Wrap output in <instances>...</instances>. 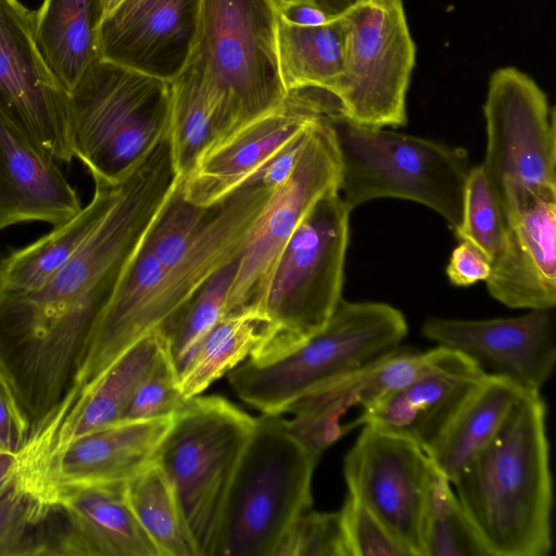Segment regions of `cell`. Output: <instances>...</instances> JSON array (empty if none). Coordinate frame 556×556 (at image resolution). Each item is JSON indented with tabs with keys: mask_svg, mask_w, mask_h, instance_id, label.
I'll use <instances>...</instances> for the list:
<instances>
[{
	"mask_svg": "<svg viewBox=\"0 0 556 556\" xmlns=\"http://www.w3.org/2000/svg\"><path fill=\"white\" fill-rule=\"evenodd\" d=\"M177 180L166 137L117 184L102 220L43 286L0 288V376L30 424L70 390L125 264Z\"/></svg>",
	"mask_w": 556,
	"mask_h": 556,
	"instance_id": "obj_1",
	"label": "cell"
},
{
	"mask_svg": "<svg viewBox=\"0 0 556 556\" xmlns=\"http://www.w3.org/2000/svg\"><path fill=\"white\" fill-rule=\"evenodd\" d=\"M271 192L251 184L222 199L212 226L176 264L163 265L141 240L92 329L72 387L80 390L91 383L135 342L163 327L211 276L237 257Z\"/></svg>",
	"mask_w": 556,
	"mask_h": 556,
	"instance_id": "obj_2",
	"label": "cell"
},
{
	"mask_svg": "<svg viewBox=\"0 0 556 556\" xmlns=\"http://www.w3.org/2000/svg\"><path fill=\"white\" fill-rule=\"evenodd\" d=\"M489 556H546L553 484L546 406L523 392L490 443L451 482Z\"/></svg>",
	"mask_w": 556,
	"mask_h": 556,
	"instance_id": "obj_3",
	"label": "cell"
},
{
	"mask_svg": "<svg viewBox=\"0 0 556 556\" xmlns=\"http://www.w3.org/2000/svg\"><path fill=\"white\" fill-rule=\"evenodd\" d=\"M408 331L403 313L382 302H339L327 324L271 359L228 374L236 395L263 414L282 415L304 394L393 354Z\"/></svg>",
	"mask_w": 556,
	"mask_h": 556,
	"instance_id": "obj_4",
	"label": "cell"
},
{
	"mask_svg": "<svg viewBox=\"0 0 556 556\" xmlns=\"http://www.w3.org/2000/svg\"><path fill=\"white\" fill-rule=\"evenodd\" d=\"M172 80L97 58L70 93V142L93 179L117 184L168 135Z\"/></svg>",
	"mask_w": 556,
	"mask_h": 556,
	"instance_id": "obj_5",
	"label": "cell"
},
{
	"mask_svg": "<svg viewBox=\"0 0 556 556\" xmlns=\"http://www.w3.org/2000/svg\"><path fill=\"white\" fill-rule=\"evenodd\" d=\"M341 162L339 193L351 211L371 200L403 199L444 218L454 232L463 216L470 172L459 148L330 117Z\"/></svg>",
	"mask_w": 556,
	"mask_h": 556,
	"instance_id": "obj_6",
	"label": "cell"
},
{
	"mask_svg": "<svg viewBox=\"0 0 556 556\" xmlns=\"http://www.w3.org/2000/svg\"><path fill=\"white\" fill-rule=\"evenodd\" d=\"M318 458L289 433L280 415L255 418L226 496L214 556H275L291 523L312 508Z\"/></svg>",
	"mask_w": 556,
	"mask_h": 556,
	"instance_id": "obj_7",
	"label": "cell"
},
{
	"mask_svg": "<svg viewBox=\"0 0 556 556\" xmlns=\"http://www.w3.org/2000/svg\"><path fill=\"white\" fill-rule=\"evenodd\" d=\"M351 212L339 192L330 193L311 208L290 237L258 308L269 331L250 361L277 357L327 324L342 299Z\"/></svg>",
	"mask_w": 556,
	"mask_h": 556,
	"instance_id": "obj_8",
	"label": "cell"
},
{
	"mask_svg": "<svg viewBox=\"0 0 556 556\" xmlns=\"http://www.w3.org/2000/svg\"><path fill=\"white\" fill-rule=\"evenodd\" d=\"M255 418L219 395H197L173 416L153 462L170 484L198 556H214L226 496Z\"/></svg>",
	"mask_w": 556,
	"mask_h": 556,
	"instance_id": "obj_9",
	"label": "cell"
},
{
	"mask_svg": "<svg viewBox=\"0 0 556 556\" xmlns=\"http://www.w3.org/2000/svg\"><path fill=\"white\" fill-rule=\"evenodd\" d=\"M279 0H202L192 56L235 104L240 126L287 97L278 58Z\"/></svg>",
	"mask_w": 556,
	"mask_h": 556,
	"instance_id": "obj_10",
	"label": "cell"
},
{
	"mask_svg": "<svg viewBox=\"0 0 556 556\" xmlns=\"http://www.w3.org/2000/svg\"><path fill=\"white\" fill-rule=\"evenodd\" d=\"M342 15L349 26L345 66L332 92L340 117L367 127L406 125L416 46L403 0H364Z\"/></svg>",
	"mask_w": 556,
	"mask_h": 556,
	"instance_id": "obj_11",
	"label": "cell"
},
{
	"mask_svg": "<svg viewBox=\"0 0 556 556\" xmlns=\"http://www.w3.org/2000/svg\"><path fill=\"white\" fill-rule=\"evenodd\" d=\"M341 162L329 116L318 118L288 177L274 188L243 249L226 307V316L257 309L271 271L300 223L324 197L339 192Z\"/></svg>",
	"mask_w": 556,
	"mask_h": 556,
	"instance_id": "obj_12",
	"label": "cell"
},
{
	"mask_svg": "<svg viewBox=\"0 0 556 556\" xmlns=\"http://www.w3.org/2000/svg\"><path fill=\"white\" fill-rule=\"evenodd\" d=\"M482 169L495 195L507 185L556 191L555 108L527 74L513 66L490 77L483 105Z\"/></svg>",
	"mask_w": 556,
	"mask_h": 556,
	"instance_id": "obj_13",
	"label": "cell"
},
{
	"mask_svg": "<svg viewBox=\"0 0 556 556\" xmlns=\"http://www.w3.org/2000/svg\"><path fill=\"white\" fill-rule=\"evenodd\" d=\"M0 112L54 160L71 163L70 94L37 43L35 11L0 0Z\"/></svg>",
	"mask_w": 556,
	"mask_h": 556,
	"instance_id": "obj_14",
	"label": "cell"
},
{
	"mask_svg": "<svg viewBox=\"0 0 556 556\" xmlns=\"http://www.w3.org/2000/svg\"><path fill=\"white\" fill-rule=\"evenodd\" d=\"M432 463L400 435L364 425L343 460L348 493L410 553L424 556L422 517Z\"/></svg>",
	"mask_w": 556,
	"mask_h": 556,
	"instance_id": "obj_15",
	"label": "cell"
},
{
	"mask_svg": "<svg viewBox=\"0 0 556 556\" xmlns=\"http://www.w3.org/2000/svg\"><path fill=\"white\" fill-rule=\"evenodd\" d=\"M339 115L337 99L326 90L303 87L288 91L278 106L242 124L200 156L180 179L185 198L198 205L222 200L319 117Z\"/></svg>",
	"mask_w": 556,
	"mask_h": 556,
	"instance_id": "obj_16",
	"label": "cell"
},
{
	"mask_svg": "<svg viewBox=\"0 0 556 556\" xmlns=\"http://www.w3.org/2000/svg\"><path fill=\"white\" fill-rule=\"evenodd\" d=\"M506 236L485 280L490 295L510 308L556 304V191L507 184L496 193Z\"/></svg>",
	"mask_w": 556,
	"mask_h": 556,
	"instance_id": "obj_17",
	"label": "cell"
},
{
	"mask_svg": "<svg viewBox=\"0 0 556 556\" xmlns=\"http://www.w3.org/2000/svg\"><path fill=\"white\" fill-rule=\"evenodd\" d=\"M421 332L523 392H540L556 363L554 308L491 319L429 317Z\"/></svg>",
	"mask_w": 556,
	"mask_h": 556,
	"instance_id": "obj_18",
	"label": "cell"
},
{
	"mask_svg": "<svg viewBox=\"0 0 556 556\" xmlns=\"http://www.w3.org/2000/svg\"><path fill=\"white\" fill-rule=\"evenodd\" d=\"M202 0H121L100 22L97 58L165 80L197 46Z\"/></svg>",
	"mask_w": 556,
	"mask_h": 556,
	"instance_id": "obj_19",
	"label": "cell"
},
{
	"mask_svg": "<svg viewBox=\"0 0 556 556\" xmlns=\"http://www.w3.org/2000/svg\"><path fill=\"white\" fill-rule=\"evenodd\" d=\"M437 348L430 368L362 410L344 425L346 432L369 425L407 439L427 453L488 374L462 353Z\"/></svg>",
	"mask_w": 556,
	"mask_h": 556,
	"instance_id": "obj_20",
	"label": "cell"
},
{
	"mask_svg": "<svg viewBox=\"0 0 556 556\" xmlns=\"http://www.w3.org/2000/svg\"><path fill=\"white\" fill-rule=\"evenodd\" d=\"M54 556H160L140 526L126 482L61 486Z\"/></svg>",
	"mask_w": 556,
	"mask_h": 556,
	"instance_id": "obj_21",
	"label": "cell"
},
{
	"mask_svg": "<svg viewBox=\"0 0 556 556\" xmlns=\"http://www.w3.org/2000/svg\"><path fill=\"white\" fill-rule=\"evenodd\" d=\"M55 161L0 112V231L30 220L58 226L83 208Z\"/></svg>",
	"mask_w": 556,
	"mask_h": 556,
	"instance_id": "obj_22",
	"label": "cell"
},
{
	"mask_svg": "<svg viewBox=\"0 0 556 556\" xmlns=\"http://www.w3.org/2000/svg\"><path fill=\"white\" fill-rule=\"evenodd\" d=\"M438 348L427 352L401 349L384 359L324 384L292 405L293 421L307 441L329 446L345 434L341 419L352 408H369L431 367Z\"/></svg>",
	"mask_w": 556,
	"mask_h": 556,
	"instance_id": "obj_23",
	"label": "cell"
},
{
	"mask_svg": "<svg viewBox=\"0 0 556 556\" xmlns=\"http://www.w3.org/2000/svg\"><path fill=\"white\" fill-rule=\"evenodd\" d=\"M172 420L121 421L78 438L59 459L55 493L61 486L127 482L153 462Z\"/></svg>",
	"mask_w": 556,
	"mask_h": 556,
	"instance_id": "obj_24",
	"label": "cell"
},
{
	"mask_svg": "<svg viewBox=\"0 0 556 556\" xmlns=\"http://www.w3.org/2000/svg\"><path fill=\"white\" fill-rule=\"evenodd\" d=\"M172 87L168 138L177 178L184 179L208 148L240 126V119L231 99L193 56Z\"/></svg>",
	"mask_w": 556,
	"mask_h": 556,
	"instance_id": "obj_25",
	"label": "cell"
},
{
	"mask_svg": "<svg viewBox=\"0 0 556 556\" xmlns=\"http://www.w3.org/2000/svg\"><path fill=\"white\" fill-rule=\"evenodd\" d=\"M522 393L506 378L486 374L426 453L434 468L452 482L494 438Z\"/></svg>",
	"mask_w": 556,
	"mask_h": 556,
	"instance_id": "obj_26",
	"label": "cell"
},
{
	"mask_svg": "<svg viewBox=\"0 0 556 556\" xmlns=\"http://www.w3.org/2000/svg\"><path fill=\"white\" fill-rule=\"evenodd\" d=\"M93 181L90 202L73 218L0 261V288L36 290L77 252L106 214L117 190L118 182Z\"/></svg>",
	"mask_w": 556,
	"mask_h": 556,
	"instance_id": "obj_27",
	"label": "cell"
},
{
	"mask_svg": "<svg viewBox=\"0 0 556 556\" xmlns=\"http://www.w3.org/2000/svg\"><path fill=\"white\" fill-rule=\"evenodd\" d=\"M102 0H43L35 11L40 52L70 94L97 59Z\"/></svg>",
	"mask_w": 556,
	"mask_h": 556,
	"instance_id": "obj_28",
	"label": "cell"
},
{
	"mask_svg": "<svg viewBox=\"0 0 556 556\" xmlns=\"http://www.w3.org/2000/svg\"><path fill=\"white\" fill-rule=\"evenodd\" d=\"M348 35L344 15L318 26H294L279 18L278 58L287 92L314 87L332 94L344 72Z\"/></svg>",
	"mask_w": 556,
	"mask_h": 556,
	"instance_id": "obj_29",
	"label": "cell"
},
{
	"mask_svg": "<svg viewBox=\"0 0 556 556\" xmlns=\"http://www.w3.org/2000/svg\"><path fill=\"white\" fill-rule=\"evenodd\" d=\"M269 323L257 309L225 316L203 338L179 375L186 400L200 395L214 381L241 364L267 337Z\"/></svg>",
	"mask_w": 556,
	"mask_h": 556,
	"instance_id": "obj_30",
	"label": "cell"
},
{
	"mask_svg": "<svg viewBox=\"0 0 556 556\" xmlns=\"http://www.w3.org/2000/svg\"><path fill=\"white\" fill-rule=\"evenodd\" d=\"M126 494L160 556H198L173 489L154 462L126 482Z\"/></svg>",
	"mask_w": 556,
	"mask_h": 556,
	"instance_id": "obj_31",
	"label": "cell"
},
{
	"mask_svg": "<svg viewBox=\"0 0 556 556\" xmlns=\"http://www.w3.org/2000/svg\"><path fill=\"white\" fill-rule=\"evenodd\" d=\"M240 254L223 266L163 326L167 350L178 376L205 334L226 316L227 301Z\"/></svg>",
	"mask_w": 556,
	"mask_h": 556,
	"instance_id": "obj_32",
	"label": "cell"
},
{
	"mask_svg": "<svg viewBox=\"0 0 556 556\" xmlns=\"http://www.w3.org/2000/svg\"><path fill=\"white\" fill-rule=\"evenodd\" d=\"M452 483L432 465L424 517V556H489Z\"/></svg>",
	"mask_w": 556,
	"mask_h": 556,
	"instance_id": "obj_33",
	"label": "cell"
},
{
	"mask_svg": "<svg viewBox=\"0 0 556 556\" xmlns=\"http://www.w3.org/2000/svg\"><path fill=\"white\" fill-rule=\"evenodd\" d=\"M54 509L14 478L0 494V556H51Z\"/></svg>",
	"mask_w": 556,
	"mask_h": 556,
	"instance_id": "obj_34",
	"label": "cell"
},
{
	"mask_svg": "<svg viewBox=\"0 0 556 556\" xmlns=\"http://www.w3.org/2000/svg\"><path fill=\"white\" fill-rule=\"evenodd\" d=\"M454 233L459 240L475 244L491 264L503 251L506 236L504 215L481 165L471 167L468 174L462 222Z\"/></svg>",
	"mask_w": 556,
	"mask_h": 556,
	"instance_id": "obj_35",
	"label": "cell"
},
{
	"mask_svg": "<svg viewBox=\"0 0 556 556\" xmlns=\"http://www.w3.org/2000/svg\"><path fill=\"white\" fill-rule=\"evenodd\" d=\"M275 556H350L339 511L302 513L282 536Z\"/></svg>",
	"mask_w": 556,
	"mask_h": 556,
	"instance_id": "obj_36",
	"label": "cell"
},
{
	"mask_svg": "<svg viewBox=\"0 0 556 556\" xmlns=\"http://www.w3.org/2000/svg\"><path fill=\"white\" fill-rule=\"evenodd\" d=\"M186 401L166 343L156 365L136 390L123 421L173 417Z\"/></svg>",
	"mask_w": 556,
	"mask_h": 556,
	"instance_id": "obj_37",
	"label": "cell"
},
{
	"mask_svg": "<svg viewBox=\"0 0 556 556\" xmlns=\"http://www.w3.org/2000/svg\"><path fill=\"white\" fill-rule=\"evenodd\" d=\"M340 514L350 556H412L352 494H346Z\"/></svg>",
	"mask_w": 556,
	"mask_h": 556,
	"instance_id": "obj_38",
	"label": "cell"
},
{
	"mask_svg": "<svg viewBox=\"0 0 556 556\" xmlns=\"http://www.w3.org/2000/svg\"><path fill=\"white\" fill-rule=\"evenodd\" d=\"M490 274L491 262L483 252L471 242L459 240L446 266V275L451 283L467 287L485 281Z\"/></svg>",
	"mask_w": 556,
	"mask_h": 556,
	"instance_id": "obj_39",
	"label": "cell"
},
{
	"mask_svg": "<svg viewBox=\"0 0 556 556\" xmlns=\"http://www.w3.org/2000/svg\"><path fill=\"white\" fill-rule=\"evenodd\" d=\"M30 421L0 376V450L17 452L30 430Z\"/></svg>",
	"mask_w": 556,
	"mask_h": 556,
	"instance_id": "obj_40",
	"label": "cell"
},
{
	"mask_svg": "<svg viewBox=\"0 0 556 556\" xmlns=\"http://www.w3.org/2000/svg\"><path fill=\"white\" fill-rule=\"evenodd\" d=\"M314 124L315 122L286 143L269 161L253 174L244 185L261 182L275 188L282 182L296 164Z\"/></svg>",
	"mask_w": 556,
	"mask_h": 556,
	"instance_id": "obj_41",
	"label": "cell"
},
{
	"mask_svg": "<svg viewBox=\"0 0 556 556\" xmlns=\"http://www.w3.org/2000/svg\"><path fill=\"white\" fill-rule=\"evenodd\" d=\"M278 12L281 21L294 26H318L333 18L313 0H279Z\"/></svg>",
	"mask_w": 556,
	"mask_h": 556,
	"instance_id": "obj_42",
	"label": "cell"
},
{
	"mask_svg": "<svg viewBox=\"0 0 556 556\" xmlns=\"http://www.w3.org/2000/svg\"><path fill=\"white\" fill-rule=\"evenodd\" d=\"M17 463V452L0 450V494L14 480Z\"/></svg>",
	"mask_w": 556,
	"mask_h": 556,
	"instance_id": "obj_43",
	"label": "cell"
},
{
	"mask_svg": "<svg viewBox=\"0 0 556 556\" xmlns=\"http://www.w3.org/2000/svg\"><path fill=\"white\" fill-rule=\"evenodd\" d=\"M331 17L340 16L364 0H313Z\"/></svg>",
	"mask_w": 556,
	"mask_h": 556,
	"instance_id": "obj_44",
	"label": "cell"
},
{
	"mask_svg": "<svg viewBox=\"0 0 556 556\" xmlns=\"http://www.w3.org/2000/svg\"><path fill=\"white\" fill-rule=\"evenodd\" d=\"M121 0H102L103 16L102 18L112 11Z\"/></svg>",
	"mask_w": 556,
	"mask_h": 556,
	"instance_id": "obj_45",
	"label": "cell"
}]
</instances>
